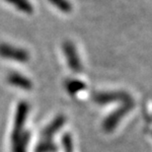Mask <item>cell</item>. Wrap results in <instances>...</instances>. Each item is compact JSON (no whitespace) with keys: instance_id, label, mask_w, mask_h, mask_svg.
<instances>
[{"instance_id":"1","label":"cell","mask_w":152,"mask_h":152,"mask_svg":"<svg viewBox=\"0 0 152 152\" xmlns=\"http://www.w3.org/2000/svg\"><path fill=\"white\" fill-rule=\"evenodd\" d=\"M63 53L66 56V60L69 65V68L74 72H80L82 71V63L79 58V56L77 53V50L74 47V45L71 42L66 41L62 45Z\"/></svg>"},{"instance_id":"2","label":"cell","mask_w":152,"mask_h":152,"mask_svg":"<svg viewBox=\"0 0 152 152\" xmlns=\"http://www.w3.org/2000/svg\"><path fill=\"white\" fill-rule=\"evenodd\" d=\"M0 56L19 62H26L29 60V53L26 50L8 45H0Z\"/></svg>"},{"instance_id":"3","label":"cell","mask_w":152,"mask_h":152,"mask_svg":"<svg viewBox=\"0 0 152 152\" xmlns=\"http://www.w3.org/2000/svg\"><path fill=\"white\" fill-rule=\"evenodd\" d=\"M132 107H133V103L132 101L124 103V105L123 107L118 109V110L115 111L110 117H108L107 120H106V121L104 123V129L106 132H111V130H113L114 127L117 126V124L120 121L121 118L126 113H129L132 109Z\"/></svg>"},{"instance_id":"4","label":"cell","mask_w":152,"mask_h":152,"mask_svg":"<svg viewBox=\"0 0 152 152\" xmlns=\"http://www.w3.org/2000/svg\"><path fill=\"white\" fill-rule=\"evenodd\" d=\"M94 101L98 104H108L111 102H130V97L124 92H112V93H98L94 95Z\"/></svg>"},{"instance_id":"5","label":"cell","mask_w":152,"mask_h":152,"mask_svg":"<svg viewBox=\"0 0 152 152\" xmlns=\"http://www.w3.org/2000/svg\"><path fill=\"white\" fill-rule=\"evenodd\" d=\"M8 81L11 84L18 86L23 89H31L32 83L28 78L24 77V76L18 74V73H12L11 75L8 76Z\"/></svg>"},{"instance_id":"6","label":"cell","mask_w":152,"mask_h":152,"mask_svg":"<svg viewBox=\"0 0 152 152\" xmlns=\"http://www.w3.org/2000/svg\"><path fill=\"white\" fill-rule=\"evenodd\" d=\"M65 123V118L63 115H58L47 129H45V132H42V135L45 138H50L54 132H56L60 127L62 126V124Z\"/></svg>"},{"instance_id":"7","label":"cell","mask_w":152,"mask_h":152,"mask_svg":"<svg viewBox=\"0 0 152 152\" xmlns=\"http://www.w3.org/2000/svg\"><path fill=\"white\" fill-rule=\"evenodd\" d=\"M66 90L69 94L71 95H74V94L80 92L83 89H85L86 85H85L83 82L80 80H77V79H72V80H68L67 83L65 85Z\"/></svg>"},{"instance_id":"8","label":"cell","mask_w":152,"mask_h":152,"mask_svg":"<svg viewBox=\"0 0 152 152\" xmlns=\"http://www.w3.org/2000/svg\"><path fill=\"white\" fill-rule=\"evenodd\" d=\"M6 1L11 3L12 5H14L15 7L24 12V13L30 14L33 12V7L28 0H6Z\"/></svg>"},{"instance_id":"9","label":"cell","mask_w":152,"mask_h":152,"mask_svg":"<svg viewBox=\"0 0 152 152\" xmlns=\"http://www.w3.org/2000/svg\"><path fill=\"white\" fill-rule=\"evenodd\" d=\"M50 3L53 6H56L57 9L63 13H69L72 9V6L68 0H50Z\"/></svg>"},{"instance_id":"10","label":"cell","mask_w":152,"mask_h":152,"mask_svg":"<svg viewBox=\"0 0 152 152\" xmlns=\"http://www.w3.org/2000/svg\"><path fill=\"white\" fill-rule=\"evenodd\" d=\"M57 150V147L54 144L50 142H45V143L41 144L38 147L37 152H56Z\"/></svg>"},{"instance_id":"11","label":"cell","mask_w":152,"mask_h":152,"mask_svg":"<svg viewBox=\"0 0 152 152\" xmlns=\"http://www.w3.org/2000/svg\"><path fill=\"white\" fill-rule=\"evenodd\" d=\"M62 144L65 152H73V146H72V140L69 134L63 135L62 137Z\"/></svg>"}]
</instances>
